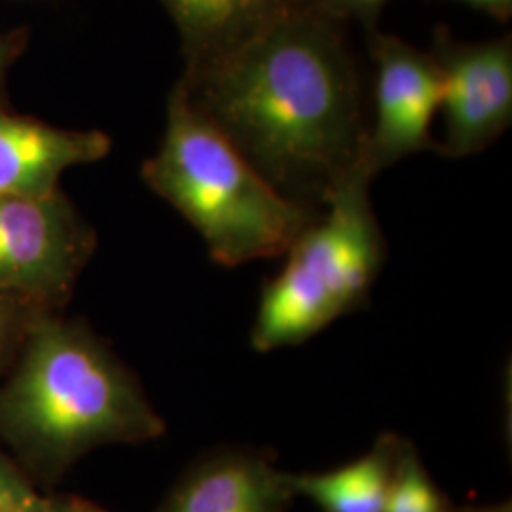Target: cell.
Returning <instances> with one entry per match:
<instances>
[{"label": "cell", "mask_w": 512, "mask_h": 512, "mask_svg": "<svg viewBox=\"0 0 512 512\" xmlns=\"http://www.w3.org/2000/svg\"><path fill=\"white\" fill-rule=\"evenodd\" d=\"M346 23L298 0L179 88L287 200L321 211L359 167L363 86Z\"/></svg>", "instance_id": "obj_1"}, {"label": "cell", "mask_w": 512, "mask_h": 512, "mask_svg": "<svg viewBox=\"0 0 512 512\" xmlns=\"http://www.w3.org/2000/svg\"><path fill=\"white\" fill-rule=\"evenodd\" d=\"M0 431L27 458L63 467L103 444L156 439L164 421L90 330L42 321L0 391Z\"/></svg>", "instance_id": "obj_2"}, {"label": "cell", "mask_w": 512, "mask_h": 512, "mask_svg": "<svg viewBox=\"0 0 512 512\" xmlns=\"http://www.w3.org/2000/svg\"><path fill=\"white\" fill-rule=\"evenodd\" d=\"M143 179L196 228L213 262L224 268L285 255L323 211L279 194L179 86Z\"/></svg>", "instance_id": "obj_3"}, {"label": "cell", "mask_w": 512, "mask_h": 512, "mask_svg": "<svg viewBox=\"0 0 512 512\" xmlns=\"http://www.w3.org/2000/svg\"><path fill=\"white\" fill-rule=\"evenodd\" d=\"M370 183L357 167L285 251L281 272L260 293L256 351L298 346L365 306L387 253Z\"/></svg>", "instance_id": "obj_4"}, {"label": "cell", "mask_w": 512, "mask_h": 512, "mask_svg": "<svg viewBox=\"0 0 512 512\" xmlns=\"http://www.w3.org/2000/svg\"><path fill=\"white\" fill-rule=\"evenodd\" d=\"M366 38L374 61V116L359 167L374 179L412 154L437 148L433 120L444 84L431 52L378 27L366 31Z\"/></svg>", "instance_id": "obj_5"}, {"label": "cell", "mask_w": 512, "mask_h": 512, "mask_svg": "<svg viewBox=\"0 0 512 512\" xmlns=\"http://www.w3.org/2000/svg\"><path fill=\"white\" fill-rule=\"evenodd\" d=\"M429 52L444 84V137L435 152L448 160L476 156L511 128V37L465 42L440 27Z\"/></svg>", "instance_id": "obj_6"}, {"label": "cell", "mask_w": 512, "mask_h": 512, "mask_svg": "<svg viewBox=\"0 0 512 512\" xmlns=\"http://www.w3.org/2000/svg\"><path fill=\"white\" fill-rule=\"evenodd\" d=\"M92 236L55 190L0 196V291L54 294L73 281Z\"/></svg>", "instance_id": "obj_7"}, {"label": "cell", "mask_w": 512, "mask_h": 512, "mask_svg": "<svg viewBox=\"0 0 512 512\" xmlns=\"http://www.w3.org/2000/svg\"><path fill=\"white\" fill-rule=\"evenodd\" d=\"M291 473L255 450H226L202 459L156 512H287Z\"/></svg>", "instance_id": "obj_8"}, {"label": "cell", "mask_w": 512, "mask_h": 512, "mask_svg": "<svg viewBox=\"0 0 512 512\" xmlns=\"http://www.w3.org/2000/svg\"><path fill=\"white\" fill-rule=\"evenodd\" d=\"M110 147L103 131L55 128L0 110V196L55 192L69 169L103 160Z\"/></svg>", "instance_id": "obj_9"}, {"label": "cell", "mask_w": 512, "mask_h": 512, "mask_svg": "<svg viewBox=\"0 0 512 512\" xmlns=\"http://www.w3.org/2000/svg\"><path fill=\"white\" fill-rule=\"evenodd\" d=\"M183 38L186 67L230 50L298 0H160Z\"/></svg>", "instance_id": "obj_10"}, {"label": "cell", "mask_w": 512, "mask_h": 512, "mask_svg": "<svg viewBox=\"0 0 512 512\" xmlns=\"http://www.w3.org/2000/svg\"><path fill=\"white\" fill-rule=\"evenodd\" d=\"M403 440L382 435L370 452L327 473L291 475L294 494L323 512H385Z\"/></svg>", "instance_id": "obj_11"}, {"label": "cell", "mask_w": 512, "mask_h": 512, "mask_svg": "<svg viewBox=\"0 0 512 512\" xmlns=\"http://www.w3.org/2000/svg\"><path fill=\"white\" fill-rule=\"evenodd\" d=\"M448 497L423 467L418 452L403 442L385 512H454Z\"/></svg>", "instance_id": "obj_12"}, {"label": "cell", "mask_w": 512, "mask_h": 512, "mask_svg": "<svg viewBox=\"0 0 512 512\" xmlns=\"http://www.w3.org/2000/svg\"><path fill=\"white\" fill-rule=\"evenodd\" d=\"M46 503L0 454V512H46Z\"/></svg>", "instance_id": "obj_13"}, {"label": "cell", "mask_w": 512, "mask_h": 512, "mask_svg": "<svg viewBox=\"0 0 512 512\" xmlns=\"http://www.w3.org/2000/svg\"><path fill=\"white\" fill-rule=\"evenodd\" d=\"M315 6L344 23L357 21L366 31L376 29L378 18L389 0H311Z\"/></svg>", "instance_id": "obj_14"}, {"label": "cell", "mask_w": 512, "mask_h": 512, "mask_svg": "<svg viewBox=\"0 0 512 512\" xmlns=\"http://www.w3.org/2000/svg\"><path fill=\"white\" fill-rule=\"evenodd\" d=\"M469 4L471 8L480 10L499 21H507L512 16V0H458Z\"/></svg>", "instance_id": "obj_15"}, {"label": "cell", "mask_w": 512, "mask_h": 512, "mask_svg": "<svg viewBox=\"0 0 512 512\" xmlns=\"http://www.w3.org/2000/svg\"><path fill=\"white\" fill-rule=\"evenodd\" d=\"M46 512H107L82 499H65V501H48Z\"/></svg>", "instance_id": "obj_16"}, {"label": "cell", "mask_w": 512, "mask_h": 512, "mask_svg": "<svg viewBox=\"0 0 512 512\" xmlns=\"http://www.w3.org/2000/svg\"><path fill=\"white\" fill-rule=\"evenodd\" d=\"M454 512H512L511 501L497 503V505H486V507H467V509H456Z\"/></svg>", "instance_id": "obj_17"}, {"label": "cell", "mask_w": 512, "mask_h": 512, "mask_svg": "<svg viewBox=\"0 0 512 512\" xmlns=\"http://www.w3.org/2000/svg\"><path fill=\"white\" fill-rule=\"evenodd\" d=\"M6 334H8V311L0 300V353H2L4 342H6Z\"/></svg>", "instance_id": "obj_18"}, {"label": "cell", "mask_w": 512, "mask_h": 512, "mask_svg": "<svg viewBox=\"0 0 512 512\" xmlns=\"http://www.w3.org/2000/svg\"><path fill=\"white\" fill-rule=\"evenodd\" d=\"M4 69H6V48L0 40V86H2V78H4Z\"/></svg>", "instance_id": "obj_19"}]
</instances>
